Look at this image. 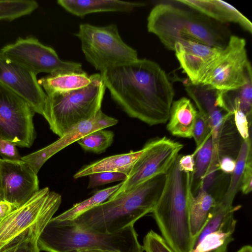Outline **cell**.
Wrapping results in <instances>:
<instances>
[{"label": "cell", "mask_w": 252, "mask_h": 252, "mask_svg": "<svg viewBox=\"0 0 252 252\" xmlns=\"http://www.w3.org/2000/svg\"><path fill=\"white\" fill-rule=\"evenodd\" d=\"M100 74L112 98L130 117L149 126L167 122L174 90L157 63L138 59Z\"/></svg>", "instance_id": "cell-1"}, {"label": "cell", "mask_w": 252, "mask_h": 252, "mask_svg": "<svg viewBox=\"0 0 252 252\" xmlns=\"http://www.w3.org/2000/svg\"><path fill=\"white\" fill-rule=\"evenodd\" d=\"M147 30L166 49L173 51L175 43L181 41L223 48L229 39L221 24L186 5L181 7L180 3L156 5L147 18Z\"/></svg>", "instance_id": "cell-2"}, {"label": "cell", "mask_w": 252, "mask_h": 252, "mask_svg": "<svg viewBox=\"0 0 252 252\" xmlns=\"http://www.w3.org/2000/svg\"><path fill=\"white\" fill-rule=\"evenodd\" d=\"M166 173L156 176L132 190L109 198L74 220L81 227L101 232H116L152 213L162 193Z\"/></svg>", "instance_id": "cell-3"}, {"label": "cell", "mask_w": 252, "mask_h": 252, "mask_svg": "<svg viewBox=\"0 0 252 252\" xmlns=\"http://www.w3.org/2000/svg\"><path fill=\"white\" fill-rule=\"evenodd\" d=\"M180 156L166 173L162 193L152 213L170 247L175 252H189L193 242L189 211L192 174L180 169Z\"/></svg>", "instance_id": "cell-4"}, {"label": "cell", "mask_w": 252, "mask_h": 252, "mask_svg": "<svg viewBox=\"0 0 252 252\" xmlns=\"http://www.w3.org/2000/svg\"><path fill=\"white\" fill-rule=\"evenodd\" d=\"M40 250L47 252H81L100 249L115 252H143L133 225L113 232L81 227L72 220L48 222L38 239Z\"/></svg>", "instance_id": "cell-5"}, {"label": "cell", "mask_w": 252, "mask_h": 252, "mask_svg": "<svg viewBox=\"0 0 252 252\" xmlns=\"http://www.w3.org/2000/svg\"><path fill=\"white\" fill-rule=\"evenodd\" d=\"M86 87L47 95L43 116L59 137L79 123L94 117L101 109L106 87L100 73L92 74Z\"/></svg>", "instance_id": "cell-6"}, {"label": "cell", "mask_w": 252, "mask_h": 252, "mask_svg": "<svg viewBox=\"0 0 252 252\" xmlns=\"http://www.w3.org/2000/svg\"><path fill=\"white\" fill-rule=\"evenodd\" d=\"M75 35L80 41L86 60L100 72L138 59L136 50L123 40L115 24H81Z\"/></svg>", "instance_id": "cell-7"}, {"label": "cell", "mask_w": 252, "mask_h": 252, "mask_svg": "<svg viewBox=\"0 0 252 252\" xmlns=\"http://www.w3.org/2000/svg\"><path fill=\"white\" fill-rule=\"evenodd\" d=\"M61 202V195L46 187L10 212L0 222V252L25 239L40 219L54 215Z\"/></svg>", "instance_id": "cell-8"}, {"label": "cell", "mask_w": 252, "mask_h": 252, "mask_svg": "<svg viewBox=\"0 0 252 252\" xmlns=\"http://www.w3.org/2000/svg\"><path fill=\"white\" fill-rule=\"evenodd\" d=\"M252 78L246 40L229 36L220 55L208 71L201 85L221 91L236 90Z\"/></svg>", "instance_id": "cell-9"}, {"label": "cell", "mask_w": 252, "mask_h": 252, "mask_svg": "<svg viewBox=\"0 0 252 252\" xmlns=\"http://www.w3.org/2000/svg\"><path fill=\"white\" fill-rule=\"evenodd\" d=\"M0 54L36 75L40 73L54 75L85 72L81 63L62 60L54 49L31 36L19 37L15 42L5 45L0 49Z\"/></svg>", "instance_id": "cell-10"}, {"label": "cell", "mask_w": 252, "mask_h": 252, "mask_svg": "<svg viewBox=\"0 0 252 252\" xmlns=\"http://www.w3.org/2000/svg\"><path fill=\"white\" fill-rule=\"evenodd\" d=\"M183 148L182 144L166 136L148 140L126 179L110 198L128 192L156 176L165 174Z\"/></svg>", "instance_id": "cell-11"}, {"label": "cell", "mask_w": 252, "mask_h": 252, "mask_svg": "<svg viewBox=\"0 0 252 252\" xmlns=\"http://www.w3.org/2000/svg\"><path fill=\"white\" fill-rule=\"evenodd\" d=\"M35 113L26 101L0 82V137L30 148L36 137Z\"/></svg>", "instance_id": "cell-12"}, {"label": "cell", "mask_w": 252, "mask_h": 252, "mask_svg": "<svg viewBox=\"0 0 252 252\" xmlns=\"http://www.w3.org/2000/svg\"><path fill=\"white\" fill-rule=\"evenodd\" d=\"M0 175L3 200L17 208L39 189L37 174L21 159L0 158Z\"/></svg>", "instance_id": "cell-13"}, {"label": "cell", "mask_w": 252, "mask_h": 252, "mask_svg": "<svg viewBox=\"0 0 252 252\" xmlns=\"http://www.w3.org/2000/svg\"><path fill=\"white\" fill-rule=\"evenodd\" d=\"M36 75L0 54V82L26 101L34 112L43 115L47 94Z\"/></svg>", "instance_id": "cell-14"}, {"label": "cell", "mask_w": 252, "mask_h": 252, "mask_svg": "<svg viewBox=\"0 0 252 252\" xmlns=\"http://www.w3.org/2000/svg\"><path fill=\"white\" fill-rule=\"evenodd\" d=\"M118 120L107 116L100 109L93 117L81 122L70 128L56 141L30 155L21 157L37 174L43 164L51 157L86 135L116 125Z\"/></svg>", "instance_id": "cell-15"}, {"label": "cell", "mask_w": 252, "mask_h": 252, "mask_svg": "<svg viewBox=\"0 0 252 252\" xmlns=\"http://www.w3.org/2000/svg\"><path fill=\"white\" fill-rule=\"evenodd\" d=\"M223 48L192 41L177 42L174 51L190 83L198 85L219 58Z\"/></svg>", "instance_id": "cell-16"}, {"label": "cell", "mask_w": 252, "mask_h": 252, "mask_svg": "<svg viewBox=\"0 0 252 252\" xmlns=\"http://www.w3.org/2000/svg\"><path fill=\"white\" fill-rule=\"evenodd\" d=\"M185 89L196 104L198 112L207 120L211 132L213 154L219 155L221 151V135L224 125L232 115L227 113L217 103L218 91L202 85H186Z\"/></svg>", "instance_id": "cell-17"}, {"label": "cell", "mask_w": 252, "mask_h": 252, "mask_svg": "<svg viewBox=\"0 0 252 252\" xmlns=\"http://www.w3.org/2000/svg\"><path fill=\"white\" fill-rule=\"evenodd\" d=\"M221 24L233 23L240 25L250 33L252 24L236 8L224 1L218 0H176Z\"/></svg>", "instance_id": "cell-18"}, {"label": "cell", "mask_w": 252, "mask_h": 252, "mask_svg": "<svg viewBox=\"0 0 252 252\" xmlns=\"http://www.w3.org/2000/svg\"><path fill=\"white\" fill-rule=\"evenodd\" d=\"M57 3L70 13L79 17L102 12L132 11L145 2L118 0H59Z\"/></svg>", "instance_id": "cell-19"}, {"label": "cell", "mask_w": 252, "mask_h": 252, "mask_svg": "<svg viewBox=\"0 0 252 252\" xmlns=\"http://www.w3.org/2000/svg\"><path fill=\"white\" fill-rule=\"evenodd\" d=\"M198 111L187 97L173 102L166 126L168 131L177 137L191 138Z\"/></svg>", "instance_id": "cell-20"}, {"label": "cell", "mask_w": 252, "mask_h": 252, "mask_svg": "<svg viewBox=\"0 0 252 252\" xmlns=\"http://www.w3.org/2000/svg\"><path fill=\"white\" fill-rule=\"evenodd\" d=\"M235 212L230 213L217 229L194 242L189 252H227L228 245L233 240L237 223Z\"/></svg>", "instance_id": "cell-21"}, {"label": "cell", "mask_w": 252, "mask_h": 252, "mask_svg": "<svg viewBox=\"0 0 252 252\" xmlns=\"http://www.w3.org/2000/svg\"><path fill=\"white\" fill-rule=\"evenodd\" d=\"M142 149L108 157L83 167L74 175V179L103 172L122 173L127 176L140 157Z\"/></svg>", "instance_id": "cell-22"}, {"label": "cell", "mask_w": 252, "mask_h": 252, "mask_svg": "<svg viewBox=\"0 0 252 252\" xmlns=\"http://www.w3.org/2000/svg\"><path fill=\"white\" fill-rule=\"evenodd\" d=\"M209 191L198 189L192 191L189 196L190 225L194 239L199 233L220 200Z\"/></svg>", "instance_id": "cell-23"}, {"label": "cell", "mask_w": 252, "mask_h": 252, "mask_svg": "<svg viewBox=\"0 0 252 252\" xmlns=\"http://www.w3.org/2000/svg\"><path fill=\"white\" fill-rule=\"evenodd\" d=\"M92 75L83 73L71 72L49 75L41 78L38 82L47 95L64 93L79 89L88 85Z\"/></svg>", "instance_id": "cell-24"}, {"label": "cell", "mask_w": 252, "mask_h": 252, "mask_svg": "<svg viewBox=\"0 0 252 252\" xmlns=\"http://www.w3.org/2000/svg\"><path fill=\"white\" fill-rule=\"evenodd\" d=\"M252 151L251 136L242 141L240 149L237 156L235 167L231 173L228 188L222 195L220 201L229 204L233 202L240 189L241 180L246 163L250 152Z\"/></svg>", "instance_id": "cell-25"}, {"label": "cell", "mask_w": 252, "mask_h": 252, "mask_svg": "<svg viewBox=\"0 0 252 252\" xmlns=\"http://www.w3.org/2000/svg\"><path fill=\"white\" fill-rule=\"evenodd\" d=\"M122 185V182L113 186L99 190L91 197L75 204L71 208L54 217L58 220H74L81 215L107 200Z\"/></svg>", "instance_id": "cell-26"}, {"label": "cell", "mask_w": 252, "mask_h": 252, "mask_svg": "<svg viewBox=\"0 0 252 252\" xmlns=\"http://www.w3.org/2000/svg\"><path fill=\"white\" fill-rule=\"evenodd\" d=\"M213 151V144L211 136L197 151L192 154L195 161L194 170L192 175L191 189L193 193H195L199 189L209 169Z\"/></svg>", "instance_id": "cell-27"}, {"label": "cell", "mask_w": 252, "mask_h": 252, "mask_svg": "<svg viewBox=\"0 0 252 252\" xmlns=\"http://www.w3.org/2000/svg\"><path fill=\"white\" fill-rule=\"evenodd\" d=\"M38 7L34 0H0V21H11L30 15Z\"/></svg>", "instance_id": "cell-28"}, {"label": "cell", "mask_w": 252, "mask_h": 252, "mask_svg": "<svg viewBox=\"0 0 252 252\" xmlns=\"http://www.w3.org/2000/svg\"><path fill=\"white\" fill-rule=\"evenodd\" d=\"M114 137L113 131L102 129L86 135L77 142L86 151L100 154L104 152L111 145Z\"/></svg>", "instance_id": "cell-29"}, {"label": "cell", "mask_w": 252, "mask_h": 252, "mask_svg": "<svg viewBox=\"0 0 252 252\" xmlns=\"http://www.w3.org/2000/svg\"><path fill=\"white\" fill-rule=\"evenodd\" d=\"M53 215L54 214H49L42 218L34 226L25 239L16 245L1 252H40L37 242L38 237Z\"/></svg>", "instance_id": "cell-30"}, {"label": "cell", "mask_w": 252, "mask_h": 252, "mask_svg": "<svg viewBox=\"0 0 252 252\" xmlns=\"http://www.w3.org/2000/svg\"><path fill=\"white\" fill-rule=\"evenodd\" d=\"M211 136L210 125L205 117L198 111L192 131V138L196 145L194 152L197 151Z\"/></svg>", "instance_id": "cell-31"}, {"label": "cell", "mask_w": 252, "mask_h": 252, "mask_svg": "<svg viewBox=\"0 0 252 252\" xmlns=\"http://www.w3.org/2000/svg\"><path fill=\"white\" fill-rule=\"evenodd\" d=\"M143 247L146 252H175L161 236L153 230L145 235Z\"/></svg>", "instance_id": "cell-32"}, {"label": "cell", "mask_w": 252, "mask_h": 252, "mask_svg": "<svg viewBox=\"0 0 252 252\" xmlns=\"http://www.w3.org/2000/svg\"><path fill=\"white\" fill-rule=\"evenodd\" d=\"M127 178L126 174L114 172L96 173L89 175L88 189L94 188L99 186L117 181H124Z\"/></svg>", "instance_id": "cell-33"}, {"label": "cell", "mask_w": 252, "mask_h": 252, "mask_svg": "<svg viewBox=\"0 0 252 252\" xmlns=\"http://www.w3.org/2000/svg\"><path fill=\"white\" fill-rule=\"evenodd\" d=\"M239 99L242 110L251 121L252 108V78L243 87L234 90Z\"/></svg>", "instance_id": "cell-34"}, {"label": "cell", "mask_w": 252, "mask_h": 252, "mask_svg": "<svg viewBox=\"0 0 252 252\" xmlns=\"http://www.w3.org/2000/svg\"><path fill=\"white\" fill-rule=\"evenodd\" d=\"M240 189L245 194L250 193L252 190V151L249 153L246 163Z\"/></svg>", "instance_id": "cell-35"}, {"label": "cell", "mask_w": 252, "mask_h": 252, "mask_svg": "<svg viewBox=\"0 0 252 252\" xmlns=\"http://www.w3.org/2000/svg\"><path fill=\"white\" fill-rule=\"evenodd\" d=\"M13 143L0 137V155L3 159L10 160L21 159L17 149Z\"/></svg>", "instance_id": "cell-36"}, {"label": "cell", "mask_w": 252, "mask_h": 252, "mask_svg": "<svg viewBox=\"0 0 252 252\" xmlns=\"http://www.w3.org/2000/svg\"><path fill=\"white\" fill-rule=\"evenodd\" d=\"M180 169L185 173L193 174L194 170L195 161L193 154H189L181 156L178 161Z\"/></svg>", "instance_id": "cell-37"}, {"label": "cell", "mask_w": 252, "mask_h": 252, "mask_svg": "<svg viewBox=\"0 0 252 252\" xmlns=\"http://www.w3.org/2000/svg\"><path fill=\"white\" fill-rule=\"evenodd\" d=\"M236 165V161L229 156H223L220 159L219 164V170L225 173H232Z\"/></svg>", "instance_id": "cell-38"}, {"label": "cell", "mask_w": 252, "mask_h": 252, "mask_svg": "<svg viewBox=\"0 0 252 252\" xmlns=\"http://www.w3.org/2000/svg\"><path fill=\"white\" fill-rule=\"evenodd\" d=\"M17 207L14 204L5 201L0 202V222L10 212Z\"/></svg>", "instance_id": "cell-39"}, {"label": "cell", "mask_w": 252, "mask_h": 252, "mask_svg": "<svg viewBox=\"0 0 252 252\" xmlns=\"http://www.w3.org/2000/svg\"><path fill=\"white\" fill-rule=\"evenodd\" d=\"M237 252H252V247L250 245H246L242 247Z\"/></svg>", "instance_id": "cell-40"}, {"label": "cell", "mask_w": 252, "mask_h": 252, "mask_svg": "<svg viewBox=\"0 0 252 252\" xmlns=\"http://www.w3.org/2000/svg\"><path fill=\"white\" fill-rule=\"evenodd\" d=\"M81 252H115L100 250V249H91V250H84Z\"/></svg>", "instance_id": "cell-41"}, {"label": "cell", "mask_w": 252, "mask_h": 252, "mask_svg": "<svg viewBox=\"0 0 252 252\" xmlns=\"http://www.w3.org/2000/svg\"><path fill=\"white\" fill-rule=\"evenodd\" d=\"M3 194L1 189V177L0 175V202L3 201Z\"/></svg>", "instance_id": "cell-42"}]
</instances>
